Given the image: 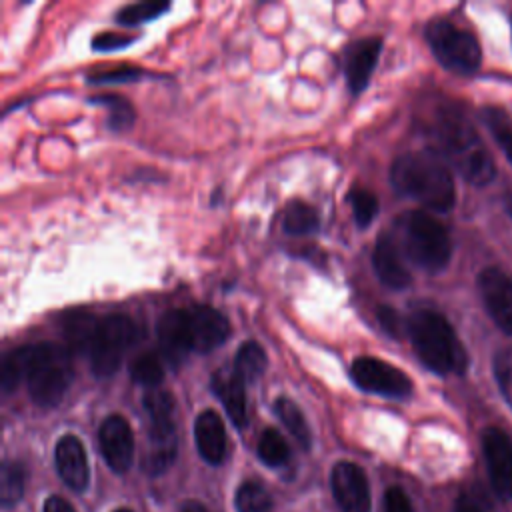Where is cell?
Masks as SVG:
<instances>
[{
	"instance_id": "cell-1",
	"label": "cell",
	"mask_w": 512,
	"mask_h": 512,
	"mask_svg": "<svg viewBox=\"0 0 512 512\" xmlns=\"http://www.w3.org/2000/svg\"><path fill=\"white\" fill-rule=\"evenodd\" d=\"M432 136L436 154L450 162L452 168L470 184L484 186L496 174L494 160L472 124L454 110H442L434 122Z\"/></svg>"
},
{
	"instance_id": "cell-2",
	"label": "cell",
	"mask_w": 512,
	"mask_h": 512,
	"mask_svg": "<svg viewBox=\"0 0 512 512\" xmlns=\"http://www.w3.org/2000/svg\"><path fill=\"white\" fill-rule=\"evenodd\" d=\"M392 186L422 206L448 212L456 202V188L446 162L436 152H408L390 168Z\"/></svg>"
},
{
	"instance_id": "cell-3",
	"label": "cell",
	"mask_w": 512,
	"mask_h": 512,
	"mask_svg": "<svg viewBox=\"0 0 512 512\" xmlns=\"http://www.w3.org/2000/svg\"><path fill=\"white\" fill-rule=\"evenodd\" d=\"M406 332L420 362L436 374H462L468 354L452 324L436 310H416L406 320Z\"/></svg>"
},
{
	"instance_id": "cell-4",
	"label": "cell",
	"mask_w": 512,
	"mask_h": 512,
	"mask_svg": "<svg viewBox=\"0 0 512 512\" xmlns=\"http://www.w3.org/2000/svg\"><path fill=\"white\" fill-rule=\"evenodd\" d=\"M400 252L426 272H440L452 256V242L446 228L428 212L410 210L396 220Z\"/></svg>"
},
{
	"instance_id": "cell-5",
	"label": "cell",
	"mask_w": 512,
	"mask_h": 512,
	"mask_svg": "<svg viewBox=\"0 0 512 512\" xmlns=\"http://www.w3.org/2000/svg\"><path fill=\"white\" fill-rule=\"evenodd\" d=\"M74 378L70 350L52 342L26 344V384L30 398L44 408L56 406Z\"/></svg>"
},
{
	"instance_id": "cell-6",
	"label": "cell",
	"mask_w": 512,
	"mask_h": 512,
	"mask_svg": "<svg viewBox=\"0 0 512 512\" xmlns=\"http://www.w3.org/2000/svg\"><path fill=\"white\" fill-rule=\"evenodd\" d=\"M426 40L436 60L450 72L474 74L482 62L476 36L448 20H432L426 26Z\"/></svg>"
},
{
	"instance_id": "cell-7",
	"label": "cell",
	"mask_w": 512,
	"mask_h": 512,
	"mask_svg": "<svg viewBox=\"0 0 512 512\" xmlns=\"http://www.w3.org/2000/svg\"><path fill=\"white\" fill-rule=\"evenodd\" d=\"M138 340L136 324L124 314H108L100 318L90 350L88 360L96 376H110L118 370L126 348Z\"/></svg>"
},
{
	"instance_id": "cell-8",
	"label": "cell",
	"mask_w": 512,
	"mask_h": 512,
	"mask_svg": "<svg viewBox=\"0 0 512 512\" xmlns=\"http://www.w3.org/2000/svg\"><path fill=\"white\" fill-rule=\"evenodd\" d=\"M350 378L354 384L370 394L386 398H406L412 394L410 378L390 362L360 356L350 364Z\"/></svg>"
},
{
	"instance_id": "cell-9",
	"label": "cell",
	"mask_w": 512,
	"mask_h": 512,
	"mask_svg": "<svg viewBox=\"0 0 512 512\" xmlns=\"http://www.w3.org/2000/svg\"><path fill=\"white\" fill-rule=\"evenodd\" d=\"M482 452L492 490L500 498L512 500V438L504 430L490 426L482 432Z\"/></svg>"
},
{
	"instance_id": "cell-10",
	"label": "cell",
	"mask_w": 512,
	"mask_h": 512,
	"mask_svg": "<svg viewBox=\"0 0 512 512\" xmlns=\"http://www.w3.org/2000/svg\"><path fill=\"white\" fill-rule=\"evenodd\" d=\"M478 292L494 324L512 336V276L488 266L478 274Z\"/></svg>"
},
{
	"instance_id": "cell-11",
	"label": "cell",
	"mask_w": 512,
	"mask_h": 512,
	"mask_svg": "<svg viewBox=\"0 0 512 512\" xmlns=\"http://www.w3.org/2000/svg\"><path fill=\"white\" fill-rule=\"evenodd\" d=\"M98 444L106 464L114 472L124 474L130 468L134 456V434L120 414H112L100 424Z\"/></svg>"
},
{
	"instance_id": "cell-12",
	"label": "cell",
	"mask_w": 512,
	"mask_h": 512,
	"mask_svg": "<svg viewBox=\"0 0 512 512\" xmlns=\"http://www.w3.org/2000/svg\"><path fill=\"white\" fill-rule=\"evenodd\" d=\"M332 494L342 512H370V488L360 466L336 462L332 468Z\"/></svg>"
},
{
	"instance_id": "cell-13",
	"label": "cell",
	"mask_w": 512,
	"mask_h": 512,
	"mask_svg": "<svg viewBox=\"0 0 512 512\" xmlns=\"http://www.w3.org/2000/svg\"><path fill=\"white\" fill-rule=\"evenodd\" d=\"M188 312L192 350L206 354L222 346L230 336V324L222 312L212 306L196 304Z\"/></svg>"
},
{
	"instance_id": "cell-14",
	"label": "cell",
	"mask_w": 512,
	"mask_h": 512,
	"mask_svg": "<svg viewBox=\"0 0 512 512\" xmlns=\"http://www.w3.org/2000/svg\"><path fill=\"white\" fill-rule=\"evenodd\" d=\"M156 338L162 356L172 364L178 366L184 362L188 352L192 350L190 340V324L186 310H166L156 324Z\"/></svg>"
},
{
	"instance_id": "cell-15",
	"label": "cell",
	"mask_w": 512,
	"mask_h": 512,
	"mask_svg": "<svg viewBox=\"0 0 512 512\" xmlns=\"http://www.w3.org/2000/svg\"><path fill=\"white\" fill-rule=\"evenodd\" d=\"M178 440L174 420H150L148 448L142 458V470L150 476L162 474L176 458Z\"/></svg>"
},
{
	"instance_id": "cell-16",
	"label": "cell",
	"mask_w": 512,
	"mask_h": 512,
	"mask_svg": "<svg viewBox=\"0 0 512 512\" xmlns=\"http://www.w3.org/2000/svg\"><path fill=\"white\" fill-rule=\"evenodd\" d=\"M54 462L64 484L76 492H82L90 480L88 458L82 442L74 434H66L58 440L54 450Z\"/></svg>"
},
{
	"instance_id": "cell-17",
	"label": "cell",
	"mask_w": 512,
	"mask_h": 512,
	"mask_svg": "<svg viewBox=\"0 0 512 512\" xmlns=\"http://www.w3.org/2000/svg\"><path fill=\"white\" fill-rule=\"evenodd\" d=\"M380 48H382L380 38H362L346 48L344 72H346V82L352 94H360L368 86L370 74L380 56Z\"/></svg>"
},
{
	"instance_id": "cell-18",
	"label": "cell",
	"mask_w": 512,
	"mask_h": 512,
	"mask_svg": "<svg viewBox=\"0 0 512 512\" xmlns=\"http://www.w3.org/2000/svg\"><path fill=\"white\" fill-rule=\"evenodd\" d=\"M372 266L380 282L392 290H404L412 280L408 268L402 262L398 244L388 234L378 236L372 252Z\"/></svg>"
},
{
	"instance_id": "cell-19",
	"label": "cell",
	"mask_w": 512,
	"mask_h": 512,
	"mask_svg": "<svg viewBox=\"0 0 512 512\" xmlns=\"http://www.w3.org/2000/svg\"><path fill=\"white\" fill-rule=\"evenodd\" d=\"M194 440L200 456L208 464H220L226 456L224 422L214 410H202L194 420Z\"/></svg>"
},
{
	"instance_id": "cell-20",
	"label": "cell",
	"mask_w": 512,
	"mask_h": 512,
	"mask_svg": "<svg viewBox=\"0 0 512 512\" xmlns=\"http://www.w3.org/2000/svg\"><path fill=\"white\" fill-rule=\"evenodd\" d=\"M246 382L238 378L232 370H216L210 378V388L222 402L226 414L230 416L232 424L236 428L246 426Z\"/></svg>"
},
{
	"instance_id": "cell-21",
	"label": "cell",
	"mask_w": 512,
	"mask_h": 512,
	"mask_svg": "<svg viewBox=\"0 0 512 512\" xmlns=\"http://www.w3.org/2000/svg\"><path fill=\"white\" fill-rule=\"evenodd\" d=\"M98 318H94L92 314L84 312V310H76L72 314H68L64 318V340H66V348L72 352H82L88 356L96 326H98Z\"/></svg>"
},
{
	"instance_id": "cell-22",
	"label": "cell",
	"mask_w": 512,
	"mask_h": 512,
	"mask_svg": "<svg viewBox=\"0 0 512 512\" xmlns=\"http://www.w3.org/2000/svg\"><path fill=\"white\" fill-rule=\"evenodd\" d=\"M266 364H268V358H266L264 348L254 340H246L244 344H240V348L234 356L232 372L238 378H242L244 382H252L264 374Z\"/></svg>"
},
{
	"instance_id": "cell-23",
	"label": "cell",
	"mask_w": 512,
	"mask_h": 512,
	"mask_svg": "<svg viewBox=\"0 0 512 512\" xmlns=\"http://www.w3.org/2000/svg\"><path fill=\"white\" fill-rule=\"evenodd\" d=\"M274 414L278 416V420L288 428V432L300 442V446L308 448L312 442V434L308 428V422L302 414V410L286 396L276 398L274 402Z\"/></svg>"
},
{
	"instance_id": "cell-24",
	"label": "cell",
	"mask_w": 512,
	"mask_h": 512,
	"mask_svg": "<svg viewBox=\"0 0 512 512\" xmlns=\"http://www.w3.org/2000/svg\"><path fill=\"white\" fill-rule=\"evenodd\" d=\"M282 226L292 236H306L318 230V214L312 206L304 202H292L286 208Z\"/></svg>"
},
{
	"instance_id": "cell-25",
	"label": "cell",
	"mask_w": 512,
	"mask_h": 512,
	"mask_svg": "<svg viewBox=\"0 0 512 512\" xmlns=\"http://www.w3.org/2000/svg\"><path fill=\"white\" fill-rule=\"evenodd\" d=\"M256 452H258V458L266 466H282V464L288 462V456H290V450H288V444H286L284 436L274 428H266L260 434Z\"/></svg>"
},
{
	"instance_id": "cell-26",
	"label": "cell",
	"mask_w": 512,
	"mask_h": 512,
	"mask_svg": "<svg viewBox=\"0 0 512 512\" xmlns=\"http://www.w3.org/2000/svg\"><path fill=\"white\" fill-rule=\"evenodd\" d=\"M130 378L148 390L158 388V384L164 380V366L154 352H144L130 364Z\"/></svg>"
},
{
	"instance_id": "cell-27",
	"label": "cell",
	"mask_w": 512,
	"mask_h": 512,
	"mask_svg": "<svg viewBox=\"0 0 512 512\" xmlns=\"http://www.w3.org/2000/svg\"><path fill=\"white\" fill-rule=\"evenodd\" d=\"M166 10H170L168 2H160V0H146V2H134V4H126L116 12V22L124 24V26H136L148 20L158 18L160 14H164Z\"/></svg>"
},
{
	"instance_id": "cell-28",
	"label": "cell",
	"mask_w": 512,
	"mask_h": 512,
	"mask_svg": "<svg viewBox=\"0 0 512 512\" xmlns=\"http://www.w3.org/2000/svg\"><path fill=\"white\" fill-rule=\"evenodd\" d=\"M238 512H270L272 498L258 482H244L236 492Z\"/></svg>"
},
{
	"instance_id": "cell-29",
	"label": "cell",
	"mask_w": 512,
	"mask_h": 512,
	"mask_svg": "<svg viewBox=\"0 0 512 512\" xmlns=\"http://www.w3.org/2000/svg\"><path fill=\"white\" fill-rule=\"evenodd\" d=\"M454 512H496V506L490 492L482 484H472L458 494Z\"/></svg>"
},
{
	"instance_id": "cell-30",
	"label": "cell",
	"mask_w": 512,
	"mask_h": 512,
	"mask_svg": "<svg viewBox=\"0 0 512 512\" xmlns=\"http://www.w3.org/2000/svg\"><path fill=\"white\" fill-rule=\"evenodd\" d=\"M90 102L94 104H102L108 108V124L112 126V130H124L132 124L134 120V112L130 102H126L124 98L116 96V94H102V96H94L90 98Z\"/></svg>"
},
{
	"instance_id": "cell-31",
	"label": "cell",
	"mask_w": 512,
	"mask_h": 512,
	"mask_svg": "<svg viewBox=\"0 0 512 512\" xmlns=\"http://www.w3.org/2000/svg\"><path fill=\"white\" fill-rule=\"evenodd\" d=\"M484 122L490 128L492 136L500 144L502 152L512 162V120L506 116V112L498 108H486L484 110Z\"/></svg>"
},
{
	"instance_id": "cell-32",
	"label": "cell",
	"mask_w": 512,
	"mask_h": 512,
	"mask_svg": "<svg viewBox=\"0 0 512 512\" xmlns=\"http://www.w3.org/2000/svg\"><path fill=\"white\" fill-rule=\"evenodd\" d=\"M24 492V468L18 462H4L2 466V504L12 506Z\"/></svg>"
},
{
	"instance_id": "cell-33",
	"label": "cell",
	"mask_w": 512,
	"mask_h": 512,
	"mask_svg": "<svg viewBox=\"0 0 512 512\" xmlns=\"http://www.w3.org/2000/svg\"><path fill=\"white\" fill-rule=\"evenodd\" d=\"M142 406L146 408L150 420H174V398L168 390L150 388L142 398Z\"/></svg>"
},
{
	"instance_id": "cell-34",
	"label": "cell",
	"mask_w": 512,
	"mask_h": 512,
	"mask_svg": "<svg viewBox=\"0 0 512 512\" xmlns=\"http://www.w3.org/2000/svg\"><path fill=\"white\" fill-rule=\"evenodd\" d=\"M350 202H352V214L354 220L360 228L370 226V222L376 218L378 214V200L372 192L356 188L350 192Z\"/></svg>"
},
{
	"instance_id": "cell-35",
	"label": "cell",
	"mask_w": 512,
	"mask_h": 512,
	"mask_svg": "<svg viewBox=\"0 0 512 512\" xmlns=\"http://www.w3.org/2000/svg\"><path fill=\"white\" fill-rule=\"evenodd\" d=\"M494 376L504 400L512 408V348H502L494 356Z\"/></svg>"
},
{
	"instance_id": "cell-36",
	"label": "cell",
	"mask_w": 512,
	"mask_h": 512,
	"mask_svg": "<svg viewBox=\"0 0 512 512\" xmlns=\"http://www.w3.org/2000/svg\"><path fill=\"white\" fill-rule=\"evenodd\" d=\"M142 74L140 68L136 66H116L112 70H104V72H94L88 76V82L92 84H114V82H132Z\"/></svg>"
},
{
	"instance_id": "cell-37",
	"label": "cell",
	"mask_w": 512,
	"mask_h": 512,
	"mask_svg": "<svg viewBox=\"0 0 512 512\" xmlns=\"http://www.w3.org/2000/svg\"><path fill=\"white\" fill-rule=\"evenodd\" d=\"M134 38L122 32H102L98 36L92 38V48L106 52V50H120L124 46H128Z\"/></svg>"
},
{
	"instance_id": "cell-38",
	"label": "cell",
	"mask_w": 512,
	"mask_h": 512,
	"mask_svg": "<svg viewBox=\"0 0 512 512\" xmlns=\"http://www.w3.org/2000/svg\"><path fill=\"white\" fill-rule=\"evenodd\" d=\"M384 512H414L410 498L398 486H390L384 494Z\"/></svg>"
},
{
	"instance_id": "cell-39",
	"label": "cell",
	"mask_w": 512,
	"mask_h": 512,
	"mask_svg": "<svg viewBox=\"0 0 512 512\" xmlns=\"http://www.w3.org/2000/svg\"><path fill=\"white\" fill-rule=\"evenodd\" d=\"M378 322H380V326L390 334V336H394V338H398V334H400V330H402V318L398 316V312L396 310H392V308H388V306H384V308H378Z\"/></svg>"
},
{
	"instance_id": "cell-40",
	"label": "cell",
	"mask_w": 512,
	"mask_h": 512,
	"mask_svg": "<svg viewBox=\"0 0 512 512\" xmlns=\"http://www.w3.org/2000/svg\"><path fill=\"white\" fill-rule=\"evenodd\" d=\"M44 512H76L64 498L60 496H50L44 504Z\"/></svg>"
},
{
	"instance_id": "cell-41",
	"label": "cell",
	"mask_w": 512,
	"mask_h": 512,
	"mask_svg": "<svg viewBox=\"0 0 512 512\" xmlns=\"http://www.w3.org/2000/svg\"><path fill=\"white\" fill-rule=\"evenodd\" d=\"M178 512H208V510L198 502H184Z\"/></svg>"
},
{
	"instance_id": "cell-42",
	"label": "cell",
	"mask_w": 512,
	"mask_h": 512,
	"mask_svg": "<svg viewBox=\"0 0 512 512\" xmlns=\"http://www.w3.org/2000/svg\"><path fill=\"white\" fill-rule=\"evenodd\" d=\"M506 208H508V212L512 214V194L506 198Z\"/></svg>"
},
{
	"instance_id": "cell-43",
	"label": "cell",
	"mask_w": 512,
	"mask_h": 512,
	"mask_svg": "<svg viewBox=\"0 0 512 512\" xmlns=\"http://www.w3.org/2000/svg\"><path fill=\"white\" fill-rule=\"evenodd\" d=\"M114 512H132V510H126V508H120V510H114Z\"/></svg>"
}]
</instances>
